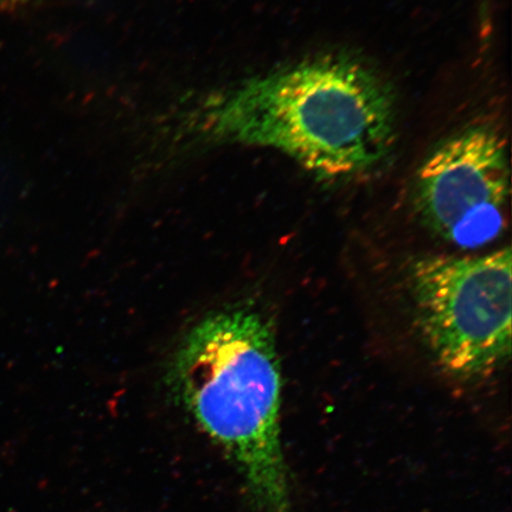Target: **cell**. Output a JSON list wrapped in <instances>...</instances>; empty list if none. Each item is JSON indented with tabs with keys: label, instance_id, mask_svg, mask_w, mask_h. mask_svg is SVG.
<instances>
[{
	"label": "cell",
	"instance_id": "277c9868",
	"mask_svg": "<svg viewBox=\"0 0 512 512\" xmlns=\"http://www.w3.org/2000/svg\"><path fill=\"white\" fill-rule=\"evenodd\" d=\"M414 201L421 219L459 247L488 245L507 227L510 164L494 128H464L438 144L416 174Z\"/></svg>",
	"mask_w": 512,
	"mask_h": 512
},
{
	"label": "cell",
	"instance_id": "6da1fadb",
	"mask_svg": "<svg viewBox=\"0 0 512 512\" xmlns=\"http://www.w3.org/2000/svg\"><path fill=\"white\" fill-rule=\"evenodd\" d=\"M213 117L222 138L272 147L328 179L374 168L395 138L387 83L343 56L306 60L248 81Z\"/></svg>",
	"mask_w": 512,
	"mask_h": 512
},
{
	"label": "cell",
	"instance_id": "7a4b0ae2",
	"mask_svg": "<svg viewBox=\"0 0 512 512\" xmlns=\"http://www.w3.org/2000/svg\"><path fill=\"white\" fill-rule=\"evenodd\" d=\"M168 381L191 418L232 460L256 507L293 512L272 324L247 307L213 313L179 345Z\"/></svg>",
	"mask_w": 512,
	"mask_h": 512
},
{
	"label": "cell",
	"instance_id": "5b68a950",
	"mask_svg": "<svg viewBox=\"0 0 512 512\" xmlns=\"http://www.w3.org/2000/svg\"><path fill=\"white\" fill-rule=\"evenodd\" d=\"M29 0H0V11H14L23 8Z\"/></svg>",
	"mask_w": 512,
	"mask_h": 512
},
{
	"label": "cell",
	"instance_id": "3957f363",
	"mask_svg": "<svg viewBox=\"0 0 512 512\" xmlns=\"http://www.w3.org/2000/svg\"><path fill=\"white\" fill-rule=\"evenodd\" d=\"M511 249L430 256L413 267L412 291L428 348L447 374H494L511 354Z\"/></svg>",
	"mask_w": 512,
	"mask_h": 512
}]
</instances>
